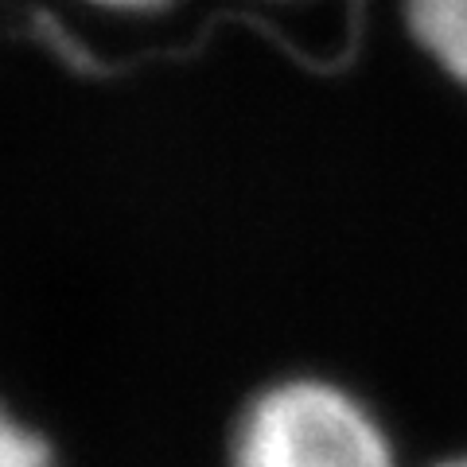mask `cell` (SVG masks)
Returning <instances> with one entry per match:
<instances>
[{"label":"cell","instance_id":"obj_1","mask_svg":"<svg viewBox=\"0 0 467 467\" xmlns=\"http://www.w3.org/2000/svg\"><path fill=\"white\" fill-rule=\"evenodd\" d=\"M234 467H398L378 417L343 386L288 378L242 409L230 441Z\"/></svg>","mask_w":467,"mask_h":467},{"label":"cell","instance_id":"obj_2","mask_svg":"<svg viewBox=\"0 0 467 467\" xmlns=\"http://www.w3.org/2000/svg\"><path fill=\"white\" fill-rule=\"evenodd\" d=\"M405 12L420 47L467 86V0H405Z\"/></svg>","mask_w":467,"mask_h":467},{"label":"cell","instance_id":"obj_3","mask_svg":"<svg viewBox=\"0 0 467 467\" xmlns=\"http://www.w3.org/2000/svg\"><path fill=\"white\" fill-rule=\"evenodd\" d=\"M0 467H55V451L36 429L20 425L0 401Z\"/></svg>","mask_w":467,"mask_h":467},{"label":"cell","instance_id":"obj_4","mask_svg":"<svg viewBox=\"0 0 467 467\" xmlns=\"http://www.w3.org/2000/svg\"><path fill=\"white\" fill-rule=\"evenodd\" d=\"M98 8H117V12H152V8H164L168 0H90Z\"/></svg>","mask_w":467,"mask_h":467},{"label":"cell","instance_id":"obj_5","mask_svg":"<svg viewBox=\"0 0 467 467\" xmlns=\"http://www.w3.org/2000/svg\"><path fill=\"white\" fill-rule=\"evenodd\" d=\"M436 467H467V456H456V460H444V463H436Z\"/></svg>","mask_w":467,"mask_h":467}]
</instances>
